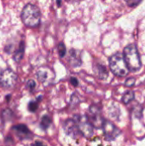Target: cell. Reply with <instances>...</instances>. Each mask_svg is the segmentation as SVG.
I'll use <instances>...</instances> for the list:
<instances>
[{
	"mask_svg": "<svg viewBox=\"0 0 145 146\" xmlns=\"http://www.w3.org/2000/svg\"><path fill=\"white\" fill-rule=\"evenodd\" d=\"M109 67L112 73L118 77H125L130 71L124 56L120 53H116L109 58Z\"/></svg>",
	"mask_w": 145,
	"mask_h": 146,
	"instance_id": "cell-3",
	"label": "cell"
},
{
	"mask_svg": "<svg viewBox=\"0 0 145 146\" xmlns=\"http://www.w3.org/2000/svg\"><path fill=\"white\" fill-rule=\"evenodd\" d=\"M74 121L79 129V132L85 138H91L93 135V125L85 115H76Z\"/></svg>",
	"mask_w": 145,
	"mask_h": 146,
	"instance_id": "cell-4",
	"label": "cell"
},
{
	"mask_svg": "<svg viewBox=\"0 0 145 146\" xmlns=\"http://www.w3.org/2000/svg\"><path fill=\"white\" fill-rule=\"evenodd\" d=\"M40 11L38 8L33 4H26L21 13V19L23 23L30 27H36L40 23Z\"/></svg>",
	"mask_w": 145,
	"mask_h": 146,
	"instance_id": "cell-1",
	"label": "cell"
},
{
	"mask_svg": "<svg viewBox=\"0 0 145 146\" xmlns=\"http://www.w3.org/2000/svg\"><path fill=\"white\" fill-rule=\"evenodd\" d=\"M63 128H64V131L66 132V133L73 139H77L80 134L79 129L74 120L68 119L66 121H64Z\"/></svg>",
	"mask_w": 145,
	"mask_h": 146,
	"instance_id": "cell-9",
	"label": "cell"
},
{
	"mask_svg": "<svg viewBox=\"0 0 145 146\" xmlns=\"http://www.w3.org/2000/svg\"><path fill=\"white\" fill-rule=\"evenodd\" d=\"M58 52H59V55H60L61 57H63L65 56V54H66V47H65L64 44H62V43L59 44V45H58Z\"/></svg>",
	"mask_w": 145,
	"mask_h": 146,
	"instance_id": "cell-15",
	"label": "cell"
},
{
	"mask_svg": "<svg viewBox=\"0 0 145 146\" xmlns=\"http://www.w3.org/2000/svg\"><path fill=\"white\" fill-rule=\"evenodd\" d=\"M134 98V92L132 91H128L126 92L123 97H122V102L125 104H130Z\"/></svg>",
	"mask_w": 145,
	"mask_h": 146,
	"instance_id": "cell-13",
	"label": "cell"
},
{
	"mask_svg": "<svg viewBox=\"0 0 145 146\" xmlns=\"http://www.w3.org/2000/svg\"><path fill=\"white\" fill-rule=\"evenodd\" d=\"M67 1H68L70 3H78V2H79L81 0H67Z\"/></svg>",
	"mask_w": 145,
	"mask_h": 146,
	"instance_id": "cell-21",
	"label": "cell"
},
{
	"mask_svg": "<svg viewBox=\"0 0 145 146\" xmlns=\"http://www.w3.org/2000/svg\"><path fill=\"white\" fill-rule=\"evenodd\" d=\"M17 81V75L11 69H5L3 71L0 76V82L1 85L4 88L10 89L15 86Z\"/></svg>",
	"mask_w": 145,
	"mask_h": 146,
	"instance_id": "cell-5",
	"label": "cell"
},
{
	"mask_svg": "<svg viewBox=\"0 0 145 146\" xmlns=\"http://www.w3.org/2000/svg\"><path fill=\"white\" fill-rule=\"evenodd\" d=\"M24 43L23 42H21L20 44V47L19 49L15 51V56H14V59L15 62H20L22 57H23V54H24Z\"/></svg>",
	"mask_w": 145,
	"mask_h": 146,
	"instance_id": "cell-11",
	"label": "cell"
},
{
	"mask_svg": "<svg viewBox=\"0 0 145 146\" xmlns=\"http://www.w3.org/2000/svg\"><path fill=\"white\" fill-rule=\"evenodd\" d=\"M50 124H51V119L48 115H44L42 117L40 121V126L44 130L47 129L50 126Z\"/></svg>",
	"mask_w": 145,
	"mask_h": 146,
	"instance_id": "cell-14",
	"label": "cell"
},
{
	"mask_svg": "<svg viewBox=\"0 0 145 146\" xmlns=\"http://www.w3.org/2000/svg\"><path fill=\"white\" fill-rule=\"evenodd\" d=\"M103 130L104 133V136L108 140H114L121 134L120 129L116 127L111 121L107 120H105L103 122Z\"/></svg>",
	"mask_w": 145,
	"mask_h": 146,
	"instance_id": "cell-8",
	"label": "cell"
},
{
	"mask_svg": "<svg viewBox=\"0 0 145 146\" xmlns=\"http://www.w3.org/2000/svg\"><path fill=\"white\" fill-rule=\"evenodd\" d=\"M87 117L93 125V127H100L101 126H103L105 121L102 116L100 110L97 106H91L89 109V114Z\"/></svg>",
	"mask_w": 145,
	"mask_h": 146,
	"instance_id": "cell-7",
	"label": "cell"
},
{
	"mask_svg": "<svg viewBox=\"0 0 145 146\" xmlns=\"http://www.w3.org/2000/svg\"><path fill=\"white\" fill-rule=\"evenodd\" d=\"M135 81H136V80H135L134 78H129V79H127V80H126V83H125V84H126V86L130 87V86H134Z\"/></svg>",
	"mask_w": 145,
	"mask_h": 146,
	"instance_id": "cell-18",
	"label": "cell"
},
{
	"mask_svg": "<svg viewBox=\"0 0 145 146\" xmlns=\"http://www.w3.org/2000/svg\"><path fill=\"white\" fill-rule=\"evenodd\" d=\"M37 77L38 80L44 85V86H49L50 85L54 80H55V74L48 67H42L40 68L37 72Z\"/></svg>",
	"mask_w": 145,
	"mask_h": 146,
	"instance_id": "cell-6",
	"label": "cell"
},
{
	"mask_svg": "<svg viewBox=\"0 0 145 146\" xmlns=\"http://www.w3.org/2000/svg\"><path fill=\"white\" fill-rule=\"evenodd\" d=\"M29 146H46V145H44V143H42V142H40V141H36L35 143L30 145Z\"/></svg>",
	"mask_w": 145,
	"mask_h": 146,
	"instance_id": "cell-19",
	"label": "cell"
},
{
	"mask_svg": "<svg viewBox=\"0 0 145 146\" xmlns=\"http://www.w3.org/2000/svg\"><path fill=\"white\" fill-rule=\"evenodd\" d=\"M70 62L73 67H78L81 64L80 58L77 56V52L72 50L71 55H70Z\"/></svg>",
	"mask_w": 145,
	"mask_h": 146,
	"instance_id": "cell-12",
	"label": "cell"
},
{
	"mask_svg": "<svg viewBox=\"0 0 145 146\" xmlns=\"http://www.w3.org/2000/svg\"><path fill=\"white\" fill-rule=\"evenodd\" d=\"M26 87H27V89H28L29 91L32 92V91L34 90V88L36 87V83H35V81L32 80H28L27 83H26Z\"/></svg>",
	"mask_w": 145,
	"mask_h": 146,
	"instance_id": "cell-16",
	"label": "cell"
},
{
	"mask_svg": "<svg viewBox=\"0 0 145 146\" xmlns=\"http://www.w3.org/2000/svg\"><path fill=\"white\" fill-rule=\"evenodd\" d=\"M28 109L31 112H34L38 109V103L37 102H31L28 105Z\"/></svg>",
	"mask_w": 145,
	"mask_h": 146,
	"instance_id": "cell-17",
	"label": "cell"
},
{
	"mask_svg": "<svg viewBox=\"0 0 145 146\" xmlns=\"http://www.w3.org/2000/svg\"><path fill=\"white\" fill-rule=\"evenodd\" d=\"M71 82H72V84H73L74 86H76L78 85V81H77V80H75L74 78H73V79L71 80Z\"/></svg>",
	"mask_w": 145,
	"mask_h": 146,
	"instance_id": "cell-20",
	"label": "cell"
},
{
	"mask_svg": "<svg viewBox=\"0 0 145 146\" xmlns=\"http://www.w3.org/2000/svg\"><path fill=\"white\" fill-rule=\"evenodd\" d=\"M13 131L16 134V136H18L21 139H28V138H30L32 136L31 132L29 131V129L27 128V127L25 126V125H22V124L15 125L13 127Z\"/></svg>",
	"mask_w": 145,
	"mask_h": 146,
	"instance_id": "cell-10",
	"label": "cell"
},
{
	"mask_svg": "<svg viewBox=\"0 0 145 146\" xmlns=\"http://www.w3.org/2000/svg\"><path fill=\"white\" fill-rule=\"evenodd\" d=\"M123 56L130 71L136 72L140 69L142 63L138 50L135 44H129L124 49Z\"/></svg>",
	"mask_w": 145,
	"mask_h": 146,
	"instance_id": "cell-2",
	"label": "cell"
}]
</instances>
